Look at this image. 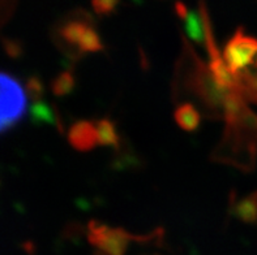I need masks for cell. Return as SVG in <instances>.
I'll use <instances>...</instances> for the list:
<instances>
[{"label":"cell","mask_w":257,"mask_h":255,"mask_svg":"<svg viewBox=\"0 0 257 255\" xmlns=\"http://www.w3.org/2000/svg\"><path fill=\"white\" fill-rule=\"evenodd\" d=\"M68 142L78 151H90L99 146L95 121L80 120L69 128Z\"/></svg>","instance_id":"5"},{"label":"cell","mask_w":257,"mask_h":255,"mask_svg":"<svg viewBox=\"0 0 257 255\" xmlns=\"http://www.w3.org/2000/svg\"><path fill=\"white\" fill-rule=\"evenodd\" d=\"M175 123L186 132H193L201 124V115L193 104L184 103L180 104L174 112Z\"/></svg>","instance_id":"7"},{"label":"cell","mask_w":257,"mask_h":255,"mask_svg":"<svg viewBox=\"0 0 257 255\" xmlns=\"http://www.w3.org/2000/svg\"><path fill=\"white\" fill-rule=\"evenodd\" d=\"M76 86L75 76L72 75V72H63L52 82V93L58 97H64L72 93V90Z\"/></svg>","instance_id":"10"},{"label":"cell","mask_w":257,"mask_h":255,"mask_svg":"<svg viewBox=\"0 0 257 255\" xmlns=\"http://www.w3.org/2000/svg\"><path fill=\"white\" fill-rule=\"evenodd\" d=\"M95 125H97L99 145L117 149L120 139H119V133L115 124L110 119H101L95 121Z\"/></svg>","instance_id":"9"},{"label":"cell","mask_w":257,"mask_h":255,"mask_svg":"<svg viewBox=\"0 0 257 255\" xmlns=\"http://www.w3.org/2000/svg\"><path fill=\"white\" fill-rule=\"evenodd\" d=\"M88 238L89 242L99 251V255H124L131 242L128 232L98 221L89 223Z\"/></svg>","instance_id":"3"},{"label":"cell","mask_w":257,"mask_h":255,"mask_svg":"<svg viewBox=\"0 0 257 255\" xmlns=\"http://www.w3.org/2000/svg\"><path fill=\"white\" fill-rule=\"evenodd\" d=\"M176 12L179 15L180 19L184 21V28L188 34V37L192 39L193 42L199 43V45H205L206 36H205V26L202 21L201 13H197L196 11L188 10L184 4L178 3L175 4Z\"/></svg>","instance_id":"6"},{"label":"cell","mask_w":257,"mask_h":255,"mask_svg":"<svg viewBox=\"0 0 257 255\" xmlns=\"http://www.w3.org/2000/svg\"><path fill=\"white\" fill-rule=\"evenodd\" d=\"M91 6H93L95 12L99 13V15H110L119 6V3L117 2H112V0H108V2L101 0V2H93Z\"/></svg>","instance_id":"12"},{"label":"cell","mask_w":257,"mask_h":255,"mask_svg":"<svg viewBox=\"0 0 257 255\" xmlns=\"http://www.w3.org/2000/svg\"><path fill=\"white\" fill-rule=\"evenodd\" d=\"M257 56V39L245 36L244 32L238 29L225 46L222 58L232 75H239L248 65L253 67Z\"/></svg>","instance_id":"4"},{"label":"cell","mask_w":257,"mask_h":255,"mask_svg":"<svg viewBox=\"0 0 257 255\" xmlns=\"http://www.w3.org/2000/svg\"><path fill=\"white\" fill-rule=\"evenodd\" d=\"M59 36L71 50L80 54L99 52L103 50L101 37L89 23L82 20H69L59 30Z\"/></svg>","instance_id":"2"},{"label":"cell","mask_w":257,"mask_h":255,"mask_svg":"<svg viewBox=\"0 0 257 255\" xmlns=\"http://www.w3.org/2000/svg\"><path fill=\"white\" fill-rule=\"evenodd\" d=\"M33 115L37 120H43L46 123H55V115L51 112L49 107L43 103H37L33 108Z\"/></svg>","instance_id":"11"},{"label":"cell","mask_w":257,"mask_h":255,"mask_svg":"<svg viewBox=\"0 0 257 255\" xmlns=\"http://www.w3.org/2000/svg\"><path fill=\"white\" fill-rule=\"evenodd\" d=\"M26 104L28 95L21 82L13 76L0 72V133L23 119Z\"/></svg>","instance_id":"1"},{"label":"cell","mask_w":257,"mask_h":255,"mask_svg":"<svg viewBox=\"0 0 257 255\" xmlns=\"http://www.w3.org/2000/svg\"><path fill=\"white\" fill-rule=\"evenodd\" d=\"M232 213L236 219L245 223L257 221V194L235 202L232 206Z\"/></svg>","instance_id":"8"}]
</instances>
